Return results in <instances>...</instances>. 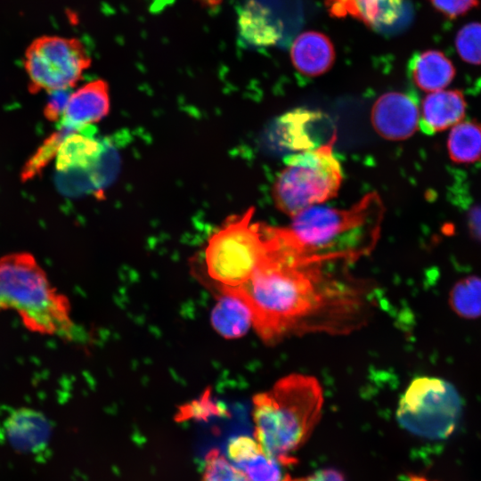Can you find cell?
Instances as JSON below:
<instances>
[{
	"label": "cell",
	"mask_w": 481,
	"mask_h": 481,
	"mask_svg": "<svg viewBox=\"0 0 481 481\" xmlns=\"http://www.w3.org/2000/svg\"><path fill=\"white\" fill-rule=\"evenodd\" d=\"M321 266L288 258L274 248L245 283L221 287V291L248 305L252 325L265 343L293 332L336 329L335 320L347 314L355 299L328 279Z\"/></svg>",
	"instance_id": "1"
},
{
	"label": "cell",
	"mask_w": 481,
	"mask_h": 481,
	"mask_svg": "<svg viewBox=\"0 0 481 481\" xmlns=\"http://www.w3.org/2000/svg\"><path fill=\"white\" fill-rule=\"evenodd\" d=\"M384 214L377 193L365 195L346 209L319 205L292 216L283 228L270 227L276 249L300 263L355 260L375 247Z\"/></svg>",
	"instance_id": "2"
},
{
	"label": "cell",
	"mask_w": 481,
	"mask_h": 481,
	"mask_svg": "<svg viewBox=\"0 0 481 481\" xmlns=\"http://www.w3.org/2000/svg\"><path fill=\"white\" fill-rule=\"evenodd\" d=\"M322 387L315 378L290 374L271 390L253 397L256 440L263 452L281 464L294 462L318 422L322 408Z\"/></svg>",
	"instance_id": "3"
},
{
	"label": "cell",
	"mask_w": 481,
	"mask_h": 481,
	"mask_svg": "<svg viewBox=\"0 0 481 481\" xmlns=\"http://www.w3.org/2000/svg\"><path fill=\"white\" fill-rule=\"evenodd\" d=\"M14 310L30 330L71 338L74 324L68 298L51 284L27 252L0 258V311Z\"/></svg>",
	"instance_id": "4"
},
{
	"label": "cell",
	"mask_w": 481,
	"mask_h": 481,
	"mask_svg": "<svg viewBox=\"0 0 481 481\" xmlns=\"http://www.w3.org/2000/svg\"><path fill=\"white\" fill-rule=\"evenodd\" d=\"M254 208L232 216L209 237L204 262L210 278L221 287L245 283L273 249L267 225L253 223Z\"/></svg>",
	"instance_id": "5"
},
{
	"label": "cell",
	"mask_w": 481,
	"mask_h": 481,
	"mask_svg": "<svg viewBox=\"0 0 481 481\" xmlns=\"http://www.w3.org/2000/svg\"><path fill=\"white\" fill-rule=\"evenodd\" d=\"M337 136L308 151L284 159L272 196L277 208L291 217L335 197L342 182V169L333 153Z\"/></svg>",
	"instance_id": "6"
},
{
	"label": "cell",
	"mask_w": 481,
	"mask_h": 481,
	"mask_svg": "<svg viewBox=\"0 0 481 481\" xmlns=\"http://www.w3.org/2000/svg\"><path fill=\"white\" fill-rule=\"evenodd\" d=\"M462 400L450 382L435 377L414 379L398 404L401 427L420 437L440 440L456 429L462 413Z\"/></svg>",
	"instance_id": "7"
},
{
	"label": "cell",
	"mask_w": 481,
	"mask_h": 481,
	"mask_svg": "<svg viewBox=\"0 0 481 481\" xmlns=\"http://www.w3.org/2000/svg\"><path fill=\"white\" fill-rule=\"evenodd\" d=\"M91 62L86 47L77 38L56 35L37 37L28 45L23 58L29 91L37 94L70 89Z\"/></svg>",
	"instance_id": "8"
},
{
	"label": "cell",
	"mask_w": 481,
	"mask_h": 481,
	"mask_svg": "<svg viewBox=\"0 0 481 481\" xmlns=\"http://www.w3.org/2000/svg\"><path fill=\"white\" fill-rule=\"evenodd\" d=\"M371 121L375 131L385 139H407L419 127L417 101L412 95L401 92L384 94L372 106Z\"/></svg>",
	"instance_id": "9"
},
{
	"label": "cell",
	"mask_w": 481,
	"mask_h": 481,
	"mask_svg": "<svg viewBox=\"0 0 481 481\" xmlns=\"http://www.w3.org/2000/svg\"><path fill=\"white\" fill-rule=\"evenodd\" d=\"M108 84L102 79L90 81L69 94L60 126L80 130L106 117L110 111Z\"/></svg>",
	"instance_id": "10"
},
{
	"label": "cell",
	"mask_w": 481,
	"mask_h": 481,
	"mask_svg": "<svg viewBox=\"0 0 481 481\" xmlns=\"http://www.w3.org/2000/svg\"><path fill=\"white\" fill-rule=\"evenodd\" d=\"M327 117L319 111L297 109L286 113L278 121L277 133L280 143L294 152L315 149L328 138Z\"/></svg>",
	"instance_id": "11"
},
{
	"label": "cell",
	"mask_w": 481,
	"mask_h": 481,
	"mask_svg": "<svg viewBox=\"0 0 481 481\" xmlns=\"http://www.w3.org/2000/svg\"><path fill=\"white\" fill-rule=\"evenodd\" d=\"M4 431L7 441L15 450L32 453L47 444L51 425L42 412L22 407L7 417Z\"/></svg>",
	"instance_id": "12"
},
{
	"label": "cell",
	"mask_w": 481,
	"mask_h": 481,
	"mask_svg": "<svg viewBox=\"0 0 481 481\" xmlns=\"http://www.w3.org/2000/svg\"><path fill=\"white\" fill-rule=\"evenodd\" d=\"M466 101L461 91L439 90L428 94L421 104V130L432 135L458 124L465 115Z\"/></svg>",
	"instance_id": "13"
},
{
	"label": "cell",
	"mask_w": 481,
	"mask_h": 481,
	"mask_svg": "<svg viewBox=\"0 0 481 481\" xmlns=\"http://www.w3.org/2000/svg\"><path fill=\"white\" fill-rule=\"evenodd\" d=\"M90 126L69 132L63 137L55 157L57 171L87 170L98 164L105 148L93 133L88 132Z\"/></svg>",
	"instance_id": "14"
},
{
	"label": "cell",
	"mask_w": 481,
	"mask_h": 481,
	"mask_svg": "<svg viewBox=\"0 0 481 481\" xmlns=\"http://www.w3.org/2000/svg\"><path fill=\"white\" fill-rule=\"evenodd\" d=\"M290 57L298 72L308 77H316L331 68L335 51L331 41L324 34L306 31L294 40Z\"/></svg>",
	"instance_id": "15"
},
{
	"label": "cell",
	"mask_w": 481,
	"mask_h": 481,
	"mask_svg": "<svg viewBox=\"0 0 481 481\" xmlns=\"http://www.w3.org/2000/svg\"><path fill=\"white\" fill-rule=\"evenodd\" d=\"M404 0H327L331 14H347L372 28L382 29L394 23L401 15Z\"/></svg>",
	"instance_id": "16"
},
{
	"label": "cell",
	"mask_w": 481,
	"mask_h": 481,
	"mask_svg": "<svg viewBox=\"0 0 481 481\" xmlns=\"http://www.w3.org/2000/svg\"><path fill=\"white\" fill-rule=\"evenodd\" d=\"M408 69L414 85L425 92L444 89L455 76L452 61L436 50L415 54L411 59Z\"/></svg>",
	"instance_id": "17"
},
{
	"label": "cell",
	"mask_w": 481,
	"mask_h": 481,
	"mask_svg": "<svg viewBox=\"0 0 481 481\" xmlns=\"http://www.w3.org/2000/svg\"><path fill=\"white\" fill-rule=\"evenodd\" d=\"M239 29L243 39L257 46L274 45L282 35L281 23L273 20L267 8L253 0L242 8Z\"/></svg>",
	"instance_id": "18"
},
{
	"label": "cell",
	"mask_w": 481,
	"mask_h": 481,
	"mask_svg": "<svg viewBox=\"0 0 481 481\" xmlns=\"http://www.w3.org/2000/svg\"><path fill=\"white\" fill-rule=\"evenodd\" d=\"M211 313L214 329L227 338H240L252 325V315L248 305L239 297L222 293Z\"/></svg>",
	"instance_id": "19"
},
{
	"label": "cell",
	"mask_w": 481,
	"mask_h": 481,
	"mask_svg": "<svg viewBox=\"0 0 481 481\" xmlns=\"http://www.w3.org/2000/svg\"><path fill=\"white\" fill-rule=\"evenodd\" d=\"M451 159L459 164H470L481 159V124L466 120L453 126L447 140Z\"/></svg>",
	"instance_id": "20"
},
{
	"label": "cell",
	"mask_w": 481,
	"mask_h": 481,
	"mask_svg": "<svg viewBox=\"0 0 481 481\" xmlns=\"http://www.w3.org/2000/svg\"><path fill=\"white\" fill-rule=\"evenodd\" d=\"M450 298L457 314L468 318L481 315V279L469 277L460 281L452 289Z\"/></svg>",
	"instance_id": "21"
},
{
	"label": "cell",
	"mask_w": 481,
	"mask_h": 481,
	"mask_svg": "<svg viewBox=\"0 0 481 481\" xmlns=\"http://www.w3.org/2000/svg\"><path fill=\"white\" fill-rule=\"evenodd\" d=\"M71 131L59 126V129L50 135L29 158L21 171L23 182L30 180L40 174L43 169L55 159L59 146L63 137Z\"/></svg>",
	"instance_id": "22"
},
{
	"label": "cell",
	"mask_w": 481,
	"mask_h": 481,
	"mask_svg": "<svg viewBox=\"0 0 481 481\" xmlns=\"http://www.w3.org/2000/svg\"><path fill=\"white\" fill-rule=\"evenodd\" d=\"M280 464L261 451L236 467L245 474L249 481H284Z\"/></svg>",
	"instance_id": "23"
},
{
	"label": "cell",
	"mask_w": 481,
	"mask_h": 481,
	"mask_svg": "<svg viewBox=\"0 0 481 481\" xmlns=\"http://www.w3.org/2000/svg\"><path fill=\"white\" fill-rule=\"evenodd\" d=\"M201 481H249L245 474L231 464L216 449L211 450L205 462Z\"/></svg>",
	"instance_id": "24"
},
{
	"label": "cell",
	"mask_w": 481,
	"mask_h": 481,
	"mask_svg": "<svg viewBox=\"0 0 481 481\" xmlns=\"http://www.w3.org/2000/svg\"><path fill=\"white\" fill-rule=\"evenodd\" d=\"M455 46L463 61L481 64V23L471 22L462 27L457 33Z\"/></svg>",
	"instance_id": "25"
},
{
	"label": "cell",
	"mask_w": 481,
	"mask_h": 481,
	"mask_svg": "<svg viewBox=\"0 0 481 481\" xmlns=\"http://www.w3.org/2000/svg\"><path fill=\"white\" fill-rule=\"evenodd\" d=\"M263 451L258 442L247 436H240L230 440L227 453L235 466Z\"/></svg>",
	"instance_id": "26"
},
{
	"label": "cell",
	"mask_w": 481,
	"mask_h": 481,
	"mask_svg": "<svg viewBox=\"0 0 481 481\" xmlns=\"http://www.w3.org/2000/svg\"><path fill=\"white\" fill-rule=\"evenodd\" d=\"M224 413L223 409L211 402L207 395L204 398L199 401L192 402L190 404L181 409L178 415V420L208 419L211 415H220Z\"/></svg>",
	"instance_id": "27"
},
{
	"label": "cell",
	"mask_w": 481,
	"mask_h": 481,
	"mask_svg": "<svg viewBox=\"0 0 481 481\" xmlns=\"http://www.w3.org/2000/svg\"><path fill=\"white\" fill-rule=\"evenodd\" d=\"M431 3L448 18H457L478 5V0H431Z\"/></svg>",
	"instance_id": "28"
},
{
	"label": "cell",
	"mask_w": 481,
	"mask_h": 481,
	"mask_svg": "<svg viewBox=\"0 0 481 481\" xmlns=\"http://www.w3.org/2000/svg\"><path fill=\"white\" fill-rule=\"evenodd\" d=\"M69 90H57L48 93L49 95L44 109V115L49 121H60L70 94Z\"/></svg>",
	"instance_id": "29"
},
{
	"label": "cell",
	"mask_w": 481,
	"mask_h": 481,
	"mask_svg": "<svg viewBox=\"0 0 481 481\" xmlns=\"http://www.w3.org/2000/svg\"><path fill=\"white\" fill-rule=\"evenodd\" d=\"M286 481H346L344 475L335 469H324L299 478L291 479L289 476Z\"/></svg>",
	"instance_id": "30"
},
{
	"label": "cell",
	"mask_w": 481,
	"mask_h": 481,
	"mask_svg": "<svg viewBox=\"0 0 481 481\" xmlns=\"http://www.w3.org/2000/svg\"><path fill=\"white\" fill-rule=\"evenodd\" d=\"M204 4L208 5V7H215L217 6L222 0H200Z\"/></svg>",
	"instance_id": "31"
},
{
	"label": "cell",
	"mask_w": 481,
	"mask_h": 481,
	"mask_svg": "<svg viewBox=\"0 0 481 481\" xmlns=\"http://www.w3.org/2000/svg\"><path fill=\"white\" fill-rule=\"evenodd\" d=\"M408 481H428L427 478L425 477H412L408 479Z\"/></svg>",
	"instance_id": "32"
}]
</instances>
